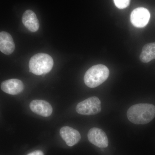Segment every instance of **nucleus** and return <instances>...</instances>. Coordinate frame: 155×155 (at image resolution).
<instances>
[{
  "instance_id": "obj_1",
  "label": "nucleus",
  "mask_w": 155,
  "mask_h": 155,
  "mask_svg": "<svg viewBox=\"0 0 155 155\" xmlns=\"http://www.w3.org/2000/svg\"><path fill=\"white\" fill-rule=\"evenodd\" d=\"M127 115L128 120L134 124H146L155 118V106L151 104H137L129 108Z\"/></svg>"
},
{
  "instance_id": "obj_2",
  "label": "nucleus",
  "mask_w": 155,
  "mask_h": 155,
  "mask_svg": "<svg viewBox=\"0 0 155 155\" xmlns=\"http://www.w3.org/2000/svg\"><path fill=\"white\" fill-rule=\"evenodd\" d=\"M110 71L107 67L98 64L91 67L84 77V83L90 88H94L104 83L109 77Z\"/></svg>"
},
{
  "instance_id": "obj_3",
  "label": "nucleus",
  "mask_w": 155,
  "mask_h": 155,
  "mask_svg": "<svg viewBox=\"0 0 155 155\" xmlns=\"http://www.w3.org/2000/svg\"><path fill=\"white\" fill-rule=\"evenodd\" d=\"M53 66L54 61L51 56L44 53H39L31 58L29 71L37 75H44L51 70Z\"/></svg>"
},
{
  "instance_id": "obj_4",
  "label": "nucleus",
  "mask_w": 155,
  "mask_h": 155,
  "mask_svg": "<svg viewBox=\"0 0 155 155\" xmlns=\"http://www.w3.org/2000/svg\"><path fill=\"white\" fill-rule=\"evenodd\" d=\"M101 110V102L96 97H92L78 104L76 112L81 115L85 116L99 114Z\"/></svg>"
},
{
  "instance_id": "obj_5",
  "label": "nucleus",
  "mask_w": 155,
  "mask_h": 155,
  "mask_svg": "<svg viewBox=\"0 0 155 155\" xmlns=\"http://www.w3.org/2000/svg\"><path fill=\"white\" fill-rule=\"evenodd\" d=\"M150 13L145 8L140 7L132 11L130 14V22L137 28H143L149 21Z\"/></svg>"
},
{
  "instance_id": "obj_6",
  "label": "nucleus",
  "mask_w": 155,
  "mask_h": 155,
  "mask_svg": "<svg viewBox=\"0 0 155 155\" xmlns=\"http://www.w3.org/2000/svg\"><path fill=\"white\" fill-rule=\"evenodd\" d=\"M87 138L91 143L98 147H107L109 144L107 134L97 127H93L89 130Z\"/></svg>"
},
{
  "instance_id": "obj_7",
  "label": "nucleus",
  "mask_w": 155,
  "mask_h": 155,
  "mask_svg": "<svg viewBox=\"0 0 155 155\" xmlns=\"http://www.w3.org/2000/svg\"><path fill=\"white\" fill-rule=\"evenodd\" d=\"M29 107L33 113L43 117L50 116L53 112L51 105L43 100H33L30 103Z\"/></svg>"
},
{
  "instance_id": "obj_8",
  "label": "nucleus",
  "mask_w": 155,
  "mask_h": 155,
  "mask_svg": "<svg viewBox=\"0 0 155 155\" xmlns=\"http://www.w3.org/2000/svg\"><path fill=\"white\" fill-rule=\"evenodd\" d=\"M60 133L61 137L69 147L77 144L81 138L80 134L77 130L69 126L62 127L60 130Z\"/></svg>"
},
{
  "instance_id": "obj_9",
  "label": "nucleus",
  "mask_w": 155,
  "mask_h": 155,
  "mask_svg": "<svg viewBox=\"0 0 155 155\" xmlns=\"http://www.w3.org/2000/svg\"><path fill=\"white\" fill-rule=\"evenodd\" d=\"M1 89L6 93L17 95L22 92L24 89V84L21 80L11 79L5 81L1 84Z\"/></svg>"
},
{
  "instance_id": "obj_10",
  "label": "nucleus",
  "mask_w": 155,
  "mask_h": 155,
  "mask_svg": "<svg viewBox=\"0 0 155 155\" xmlns=\"http://www.w3.org/2000/svg\"><path fill=\"white\" fill-rule=\"evenodd\" d=\"M14 40L10 34L6 31L0 32V51L6 55H10L15 50Z\"/></svg>"
},
{
  "instance_id": "obj_11",
  "label": "nucleus",
  "mask_w": 155,
  "mask_h": 155,
  "mask_svg": "<svg viewBox=\"0 0 155 155\" xmlns=\"http://www.w3.org/2000/svg\"><path fill=\"white\" fill-rule=\"evenodd\" d=\"M23 25L31 32H36L38 30L39 22L36 14L31 10H27L24 12L22 17Z\"/></svg>"
},
{
  "instance_id": "obj_12",
  "label": "nucleus",
  "mask_w": 155,
  "mask_h": 155,
  "mask_svg": "<svg viewBox=\"0 0 155 155\" xmlns=\"http://www.w3.org/2000/svg\"><path fill=\"white\" fill-rule=\"evenodd\" d=\"M140 59L143 63H148L155 59V42L145 45L143 48Z\"/></svg>"
},
{
  "instance_id": "obj_13",
  "label": "nucleus",
  "mask_w": 155,
  "mask_h": 155,
  "mask_svg": "<svg viewBox=\"0 0 155 155\" xmlns=\"http://www.w3.org/2000/svg\"><path fill=\"white\" fill-rule=\"evenodd\" d=\"M130 0H114V4L117 8L124 9L130 4Z\"/></svg>"
},
{
  "instance_id": "obj_14",
  "label": "nucleus",
  "mask_w": 155,
  "mask_h": 155,
  "mask_svg": "<svg viewBox=\"0 0 155 155\" xmlns=\"http://www.w3.org/2000/svg\"><path fill=\"white\" fill-rule=\"evenodd\" d=\"M27 155H44L42 151L41 150H35L28 154Z\"/></svg>"
}]
</instances>
